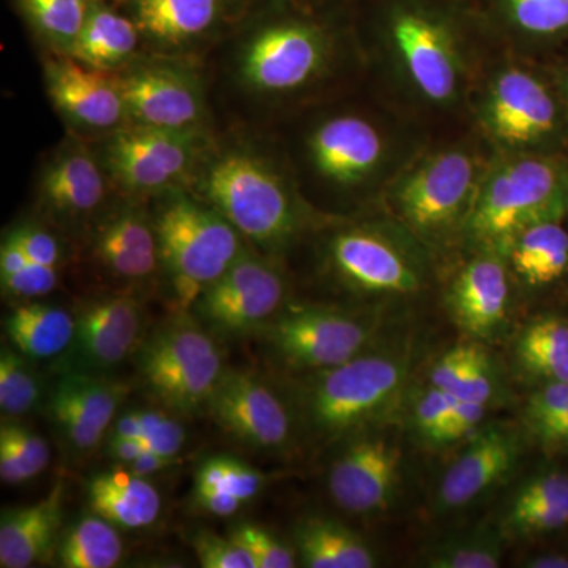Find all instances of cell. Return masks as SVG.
<instances>
[{"mask_svg":"<svg viewBox=\"0 0 568 568\" xmlns=\"http://www.w3.org/2000/svg\"><path fill=\"white\" fill-rule=\"evenodd\" d=\"M481 179L469 153L437 152L398 179L392 200L414 233L436 241L465 227Z\"/></svg>","mask_w":568,"mask_h":568,"instance_id":"9c48e42d","label":"cell"},{"mask_svg":"<svg viewBox=\"0 0 568 568\" xmlns=\"http://www.w3.org/2000/svg\"><path fill=\"white\" fill-rule=\"evenodd\" d=\"M568 525V473L552 469L528 478L500 519L506 540L544 536Z\"/></svg>","mask_w":568,"mask_h":568,"instance_id":"484cf974","label":"cell"},{"mask_svg":"<svg viewBox=\"0 0 568 568\" xmlns=\"http://www.w3.org/2000/svg\"><path fill=\"white\" fill-rule=\"evenodd\" d=\"M508 26L532 37H551L568 31V0H497Z\"/></svg>","mask_w":568,"mask_h":568,"instance_id":"8d00e7d4","label":"cell"},{"mask_svg":"<svg viewBox=\"0 0 568 568\" xmlns=\"http://www.w3.org/2000/svg\"><path fill=\"white\" fill-rule=\"evenodd\" d=\"M230 537L248 552L256 568H293L297 555L261 526L242 523L231 530Z\"/></svg>","mask_w":568,"mask_h":568,"instance_id":"ab89813d","label":"cell"},{"mask_svg":"<svg viewBox=\"0 0 568 568\" xmlns=\"http://www.w3.org/2000/svg\"><path fill=\"white\" fill-rule=\"evenodd\" d=\"M532 432L545 444L568 443V407L562 413H559L558 416L532 426Z\"/></svg>","mask_w":568,"mask_h":568,"instance_id":"db71d44e","label":"cell"},{"mask_svg":"<svg viewBox=\"0 0 568 568\" xmlns=\"http://www.w3.org/2000/svg\"><path fill=\"white\" fill-rule=\"evenodd\" d=\"M141 417L140 440L145 450L175 459L185 444V429L175 418L162 410L138 409Z\"/></svg>","mask_w":568,"mask_h":568,"instance_id":"60d3db41","label":"cell"},{"mask_svg":"<svg viewBox=\"0 0 568 568\" xmlns=\"http://www.w3.org/2000/svg\"><path fill=\"white\" fill-rule=\"evenodd\" d=\"M149 54L197 58L241 13L242 0H125Z\"/></svg>","mask_w":568,"mask_h":568,"instance_id":"e0dca14e","label":"cell"},{"mask_svg":"<svg viewBox=\"0 0 568 568\" xmlns=\"http://www.w3.org/2000/svg\"><path fill=\"white\" fill-rule=\"evenodd\" d=\"M138 369L145 390L179 416H192L207 407L224 372L211 332L186 316L171 320L149 336Z\"/></svg>","mask_w":568,"mask_h":568,"instance_id":"8992f818","label":"cell"},{"mask_svg":"<svg viewBox=\"0 0 568 568\" xmlns=\"http://www.w3.org/2000/svg\"><path fill=\"white\" fill-rule=\"evenodd\" d=\"M74 336L62 355L63 373L102 376L138 345L141 305L130 294H106L74 310Z\"/></svg>","mask_w":568,"mask_h":568,"instance_id":"ac0fdd59","label":"cell"},{"mask_svg":"<svg viewBox=\"0 0 568 568\" xmlns=\"http://www.w3.org/2000/svg\"><path fill=\"white\" fill-rule=\"evenodd\" d=\"M43 82L52 108L71 133L100 140L130 123L115 73L92 69L69 54L48 52Z\"/></svg>","mask_w":568,"mask_h":568,"instance_id":"5bb4252c","label":"cell"},{"mask_svg":"<svg viewBox=\"0 0 568 568\" xmlns=\"http://www.w3.org/2000/svg\"><path fill=\"white\" fill-rule=\"evenodd\" d=\"M0 446L13 452L36 477L50 465L51 452L47 440L20 424L3 422L0 426Z\"/></svg>","mask_w":568,"mask_h":568,"instance_id":"b9f144b4","label":"cell"},{"mask_svg":"<svg viewBox=\"0 0 568 568\" xmlns=\"http://www.w3.org/2000/svg\"><path fill=\"white\" fill-rule=\"evenodd\" d=\"M388 39L407 80L433 103H447L462 84L457 39L446 20L417 3L395 7Z\"/></svg>","mask_w":568,"mask_h":568,"instance_id":"4fadbf2b","label":"cell"},{"mask_svg":"<svg viewBox=\"0 0 568 568\" xmlns=\"http://www.w3.org/2000/svg\"><path fill=\"white\" fill-rule=\"evenodd\" d=\"M506 256L523 282L547 286L568 268V233L560 220L532 224L514 239Z\"/></svg>","mask_w":568,"mask_h":568,"instance_id":"4dcf8cb0","label":"cell"},{"mask_svg":"<svg viewBox=\"0 0 568 568\" xmlns=\"http://www.w3.org/2000/svg\"><path fill=\"white\" fill-rule=\"evenodd\" d=\"M194 503L197 504L207 514L215 517H233L242 507V500L235 499L224 493L215 491V489L194 488Z\"/></svg>","mask_w":568,"mask_h":568,"instance_id":"f5cc1de1","label":"cell"},{"mask_svg":"<svg viewBox=\"0 0 568 568\" xmlns=\"http://www.w3.org/2000/svg\"><path fill=\"white\" fill-rule=\"evenodd\" d=\"M209 132H178L129 123L97 145L115 192L151 201L168 190L189 186L211 148Z\"/></svg>","mask_w":568,"mask_h":568,"instance_id":"52a82bcc","label":"cell"},{"mask_svg":"<svg viewBox=\"0 0 568 568\" xmlns=\"http://www.w3.org/2000/svg\"><path fill=\"white\" fill-rule=\"evenodd\" d=\"M525 567L529 568H568V556L544 555L526 560Z\"/></svg>","mask_w":568,"mask_h":568,"instance_id":"680465c9","label":"cell"},{"mask_svg":"<svg viewBox=\"0 0 568 568\" xmlns=\"http://www.w3.org/2000/svg\"><path fill=\"white\" fill-rule=\"evenodd\" d=\"M487 409L488 406L480 405V403L457 398L450 418H448L447 425L444 426L443 433H440L437 446L457 443L463 437L473 435L484 420Z\"/></svg>","mask_w":568,"mask_h":568,"instance_id":"681fc988","label":"cell"},{"mask_svg":"<svg viewBox=\"0 0 568 568\" xmlns=\"http://www.w3.org/2000/svg\"><path fill=\"white\" fill-rule=\"evenodd\" d=\"M306 153L321 179L349 189L361 185L379 168L384 140L376 126L361 115H332L312 130Z\"/></svg>","mask_w":568,"mask_h":568,"instance_id":"603a6c76","label":"cell"},{"mask_svg":"<svg viewBox=\"0 0 568 568\" xmlns=\"http://www.w3.org/2000/svg\"><path fill=\"white\" fill-rule=\"evenodd\" d=\"M11 346L31 361L62 357L74 336V313L43 302H21L6 317Z\"/></svg>","mask_w":568,"mask_h":568,"instance_id":"f546056e","label":"cell"},{"mask_svg":"<svg viewBox=\"0 0 568 568\" xmlns=\"http://www.w3.org/2000/svg\"><path fill=\"white\" fill-rule=\"evenodd\" d=\"M455 403H457L455 396L446 394L432 384V387L417 399L416 409H414V425L418 436L424 437L426 443H439L440 433L450 418Z\"/></svg>","mask_w":568,"mask_h":568,"instance_id":"ee69618b","label":"cell"},{"mask_svg":"<svg viewBox=\"0 0 568 568\" xmlns=\"http://www.w3.org/2000/svg\"><path fill=\"white\" fill-rule=\"evenodd\" d=\"M126 394L129 387L125 384L103 376L65 372L50 396L73 407L85 420L106 432Z\"/></svg>","mask_w":568,"mask_h":568,"instance_id":"e575fe53","label":"cell"},{"mask_svg":"<svg viewBox=\"0 0 568 568\" xmlns=\"http://www.w3.org/2000/svg\"><path fill=\"white\" fill-rule=\"evenodd\" d=\"M294 551L308 568H373L376 552L361 534L327 517H306L295 525Z\"/></svg>","mask_w":568,"mask_h":568,"instance_id":"83f0119b","label":"cell"},{"mask_svg":"<svg viewBox=\"0 0 568 568\" xmlns=\"http://www.w3.org/2000/svg\"><path fill=\"white\" fill-rule=\"evenodd\" d=\"M325 256L336 278L357 293L402 295L422 287L417 261L394 239L372 227L338 231L328 241Z\"/></svg>","mask_w":568,"mask_h":568,"instance_id":"9a60e30c","label":"cell"},{"mask_svg":"<svg viewBox=\"0 0 568 568\" xmlns=\"http://www.w3.org/2000/svg\"><path fill=\"white\" fill-rule=\"evenodd\" d=\"M148 201L121 194L91 226L93 257L112 278L145 282L162 271Z\"/></svg>","mask_w":568,"mask_h":568,"instance_id":"ffe728a7","label":"cell"},{"mask_svg":"<svg viewBox=\"0 0 568 568\" xmlns=\"http://www.w3.org/2000/svg\"><path fill=\"white\" fill-rule=\"evenodd\" d=\"M503 260L500 254L481 252L465 265L448 290V313L476 338H491L506 323L508 280Z\"/></svg>","mask_w":568,"mask_h":568,"instance_id":"cb8c5ba5","label":"cell"},{"mask_svg":"<svg viewBox=\"0 0 568 568\" xmlns=\"http://www.w3.org/2000/svg\"><path fill=\"white\" fill-rule=\"evenodd\" d=\"M63 517V485L39 503L3 510L0 519V567L29 568L58 555Z\"/></svg>","mask_w":568,"mask_h":568,"instance_id":"d4e9b609","label":"cell"},{"mask_svg":"<svg viewBox=\"0 0 568 568\" xmlns=\"http://www.w3.org/2000/svg\"><path fill=\"white\" fill-rule=\"evenodd\" d=\"M162 272L183 308L220 278L245 252V239L186 186L151 200Z\"/></svg>","mask_w":568,"mask_h":568,"instance_id":"7a4b0ae2","label":"cell"},{"mask_svg":"<svg viewBox=\"0 0 568 568\" xmlns=\"http://www.w3.org/2000/svg\"><path fill=\"white\" fill-rule=\"evenodd\" d=\"M470 346L459 345L454 349L447 351L432 369V384L440 388L446 394L455 396L457 394L459 383L465 375L467 358H469Z\"/></svg>","mask_w":568,"mask_h":568,"instance_id":"816d5d0a","label":"cell"},{"mask_svg":"<svg viewBox=\"0 0 568 568\" xmlns=\"http://www.w3.org/2000/svg\"><path fill=\"white\" fill-rule=\"evenodd\" d=\"M523 372L545 383H568V323L544 316L523 328L515 345Z\"/></svg>","mask_w":568,"mask_h":568,"instance_id":"1f68e13d","label":"cell"},{"mask_svg":"<svg viewBox=\"0 0 568 568\" xmlns=\"http://www.w3.org/2000/svg\"><path fill=\"white\" fill-rule=\"evenodd\" d=\"M403 448L387 433L354 437L328 473V491L347 514L375 515L395 503L402 484Z\"/></svg>","mask_w":568,"mask_h":568,"instance_id":"2e32d148","label":"cell"},{"mask_svg":"<svg viewBox=\"0 0 568 568\" xmlns=\"http://www.w3.org/2000/svg\"><path fill=\"white\" fill-rule=\"evenodd\" d=\"M142 435V424L140 413L133 410V413L123 414L121 418H118L114 424V432L111 436L132 437V439H140Z\"/></svg>","mask_w":568,"mask_h":568,"instance_id":"6f0895ef","label":"cell"},{"mask_svg":"<svg viewBox=\"0 0 568 568\" xmlns=\"http://www.w3.org/2000/svg\"><path fill=\"white\" fill-rule=\"evenodd\" d=\"M145 448L142 446L140 439H132V437L111 436L110 439V454L115 462H121L123 465H130L134 459L140 457Z\"/></svg>","mask_w":568,"mask_h":568,"instance_id":"11a10c76","label":"cell"},{"mask_svg":"<svg viewBox=\"0 0 568 568\" xmlns=\"http://www.w3.org/2000/svg\"><path fill=\"white\" fill-rule=\"evenodd\" d=\"M497 387L496 372L487 353L476 345L470 346L465 375L455 398L480 403L488 406L495 398Z\"/></svg>","mask_w":568,"mask_h":568,"instance_id":"7bdbcfd3","label":"cell"},{"mask_svg":"<svg viewBox=\"0 0 568 568\" xmlns=\"http://www.w3.org/2000/svg\"><path fill=\"white\" fill-rule=\"evenodd\" d=\"M521 450V435L514 426L491 424L478 428L440 478L437 508L455 511L476 503L510 476Z\"/></svg>","mask_w":568,"mask_h":568,"instance_id":"44dd1931","label":"cell"},{"mask_svg":"<svg viewBox=\"0 0 568 568\" xmlns=\"http://www.w3.org/2000/svg\"><path fill=\"white\" fill-rule=\"evenodd\" d=\"M93 514L125 529L151 526L162 510V497L144 477L129 469H114L93 477L88 485Z\"/></svg>","mask_w":568,"mask_h":568,"instance_id":"f1b7e54d","label":"cell"},{"mask_svg":"<svg viewBox=\"0 0 568 568\" xmlns=\"http://www.w3.org/2000/svg\"><path fill=\"white\" fill-rule=\"evenodd\" d=\"M261 334L284 366L316 373L366 353L375 328L368 321L338 310L298 306L280 312Z\"/></svg>","mask_w":568,"mask_h":568,"instance_id":"8fae6325","label":"cell"},{"mask_svg":"<svg viewBox=\"0 0 568 568\" xmlns=\"http://www.w3.org/2000/svg\"><path fill=\"white\" fill-rule=\"evenodd\" d=\"M48 410H50L52 422H54L59 432L65 437L67 443L74 447V450L84 454V452H91L93 448L99 447V444L102 443L106 432L85 420L73 407L50 396Z\"/></svg>","mask_w":568,"mask_h":568,"instance_id":"bcb514c9","label":"cell"},{"mask_svg":"<svg viewBox=\"0 0 568 568\" xmlns=\"http://www.w3.org/2000/svg\"><path fill=\"white\" fill-rule=\"evenodd\" d=\"M566 211L567 190L559 168L544 159H514L481 179L463 231L481 252L506 256L521 231L562 220Z\"/></svg>","mask_w":568,"mask_h":568,"instance_id":"277c9868","label":"cell"},{"mask_svg":"<svg viewBox=\"0 0 568 568\" xmlns=\"http://www.w3.org/2000/svg\"><path fill=\"white\" fill-rule=\"evenodd\" d=\"M568 407V383H547L538 388L526 406V418L530 428L548 418L558 416Z\"/></svg>","mask_w":568,"mask_h":568,"instance_id":"f907efd6","label":"cell"},{"mask_svg":"<svg viewBox=\"0 0 568 568\" xmlns=\"http://www.w3.org/2000/svg\"><path fill=\"white\" fill-rule=\"evenodd\" d=\"M3 294L28 302L52 293L59 284V268L29 263L17 274L0 276Z\"/></svg>","mask_w":568,"mask_h":568,"instance_id":"7dc6e473","label":"cell"},{"mask_svg":"<svg viewBox=\"0 0 568 568\" xmlns=\"http://www.w3.org/2000/svg\"><path fill=\"white\" fill-rule=\"evenodd\" d=\"M215 424L256 450H282L291 439V417L280 396L261 377L224 369L209 399Z\"/></svg>","mask_w":568,"mask_h":568,"instance_id":"d6986e66","label":"cell"},{"mask_svg":"<svg viewBox=\"0 0 568 568\" xmlns=\"http://www.w3.org/2000/svg\"><path fill=\"white\" fill-rule=\"evenodd\" d=\"M173 462L174 459L164 458L162 455L153 454L151 450H144L140 457L126 466H129V470H132L136 476L148 477L166 469L168 466L173 465Z\"/></svg>","mask_w":568,"mask_h":568,"instance_id":"9f6ffc18","label":"cell"},{"mask_svg":"<svg viewBox=\"0 0 568 568\" xmlns=\"http://www.w3.org/2000/svg\"><path fill=\"white\" fill-rule=\"evenodd\" d=\"M9 233L17 239L18 244L33 263L48 265V267H61L63 257L61 242L47 227L37 223H21L11 227Z\"/></svg>","mask_w":568,"mask_h":568,"instance_id":"c3c4849f","label":"cell"},{"mask_svg":"<svg viewBox=\"0 0 568 568\" xmlns=\"http://www.w3.org/2000/svg\"><path fill=\"white\" fill-rule=\"evenodd\" d=\"M22 18L48 52L69 54L97 0H17Z\"/></svg>","mask_w":568,"mask_h":568,"instance_id":"d6a6232c","label":"cell"},{"mask_svg":"<svg viewBox=\"0 0 568 568\" xmlns=\"http://www.w3.org/2000/svg\"><path fill=\"white\" fill-rule=\"evenodd\" d=\"M265 477L260 470L230 457L209 458L196 474L194 488L215 489L248 503L264 488Z\"/></svg>","mask_w":568,"mask_h":568,"instance_id":"f35d334b","label":"cell"},{"mask_svg":"<svg viewBox=\"0 0 568 568\" xmlns=\"http://www.w3.org/2000/svg\"><path fill=\"white\" fill-rule=\"evenodd\" d=\"M39 402L40 383L24 355L3 347L0 355V409L3 416H24Z\"/></svg>","mask_w":568,"mask_h":568,"instance_id":"74e56055","label":"cell"},{"mask_svg":"<svg viewBox=\"0 0 568 568\" xmlns=\"http://www.w3.org/2000/svg\"><path fill=\"white\" fill-rule=\"evenodd\" d=\"M286 298V282L267 254L245 252L216 282L201 293L192 308L211 334L239 338L261 332Z\"/></svg>","mask_w":568,"mask_h":568,"instance_id":"30bf717a","label":"cell"},{"mask_svg":"<svg viewBox=\"0 0 568 568\" xmlns=\"http://www.w3.org/2000/svg\"><path fill=\"white\" fill-rule=\"evenodd\" d=\"M556 104L536 77L518 69L497 74L484 106L488 132L508 148H528L556 129Z\"/></svg>","mask_w":568,"mask_h":568,"instance_id":"7402d4cb","label":"cell"},{"mask_svg":"<svg viewBox=\"0 0 568 568\" xmlns=\"http://www.w3.org/2000/svg\"><path fill=\"white\" fill-rule=\"evenodd\" d=\"M122 555L121 536L114 525L95 514L67 530L58 547L59 564L65 568H112Z\"/></svg>","mask_w":568,"mask_h":568,"instance_id":"836d02e7","label":"cell"},{"mask_svg":"<svg viewBox=\"0 0 568 568\" xmlns=\"http://www.w3.org/2000/svg\"><path fill=\"white\" fill-rule=\"evenodd\" d=\"M36 193L41 213L52 222L91 227L118 192L95 145L70 132L41 164Z\"/></svg>","mask_w":568,"mask_h":568,"instance_id":"7c38bea8","label":"cell"},{"mask_svg":"<svg viewBox=\"0 0 568 568\" xmlns=\"http://www.w3.org/2000/svg\"><path fill=\"white\" fill-rule=\"evenodd\" d=\"M506 537L496 528H481L436 541L425 551L428 568H496L503 560Z\"/></svg>","mask_w":568,"mask_h":568,"instance_id":"d590c367","label":"cell"},{"mask_svg":"<svg viewBox=\"0 0 568 568\" xmlns=\"http://www.w3.org/2000/svg\"><path fill=\"white\" fill-rule=\"evenodd\" d=\"M334 40L323 26L305 18H267L241 33L231 52L235 88L246 99H286L327 73Z\"/></svg>","mask_w":568,"mask_h":568,"instance_id":"3957f363","label":"cell"},{"mask_svg":"<svg viewBox=\"0 0 568 568\" xmlns=\"http://www.w3.org/2000/svg\"><path fill=\"white\" fill-rule=\"evenodd\" d=\"M115 77L130 123L178 132H209L207 89L196 59L141 54Z\"/></svg>","mask_w":568,"mask_h":568,"instance_id":"ba28073f","label":"cell"},{"mask_svg":"<svg viewBox=\"0 0 568 568\" xmlns=\"http://www.w3.org/2000/svg\"><path fill=\"white\" fill-rule=\"evenodd\" d=\"M410 361L407 351H377L316 372L304 398L313 432L338 437L386 417L402 398Z\"/></svg>","mask_w":568,"mask_h":568,"instance_id":"5b68a950","label":"cell"},{"mask_svg":"<svg viewBox=\"0 0 568 568\" xmlns=\"http://www.w3.org/2000/svg\"><path fill=\"white\" fill-rule=\"evenodd\" d=\"M186 189L267 256L290 248L306 226V209L293 185L248 142L212 141Z\"/></svg>","mask_w":568,"mask_h":568,"instance_id":"6da1fadb","label":"cell"},{"mask_svg":"<svg viewBox=\"0 0 568 568\" xmlns=\"http://www.w3.org/2000/svg\"><path fill=\"white\" fill-rule=\"evenodd\" d=\"M142 47L136 22L97 0L69 55L92 69L119 73L144 54Z\"/></svg>","mask_w":568,"mask_h":568,"instance_id":"4316f807","label":"cell"},{"mask_svg":"<svg viewBox=\"0 0 568 568\" xmlns=\"http://www.w3.org/2000/svg\"><path fill=\"white\" fill-rule=\"evenodd\" d=\"M193 548L204 568H256L248 552L231 537L204 530L194 536Z\"/></svg>","mask_w":568,"mask_h":568,"instance_id":"f6af8a7d","label":"cell"}]
</instances>
